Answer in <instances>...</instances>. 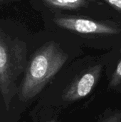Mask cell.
<instances>
[{
  "label": "cell",
  "mask_w": 121,
  "mask_h": 122,
  "mask_svg": "<svg viewBox=\"0 0 121 122\" xmlns=\"http://www.w3.org/2000/svg\"><path fill=\"white\" fill-rule=\"evenodd\" d=\"M68 57L53 42L41 47L34 55L26 69L20 86L21 100L27 102L37 96L59 71Z\"/></svg>",
  "instance_id": "obj_1"
},
{
  "label": "cell",
  "mask_w": 121,
  "mask_h": 122,
  "mask_svg": "<svg viewBox=\"0 0 121 122\" xmlns=\"http://www.w3.org/2000/svg\"><path fill=\"white\" fill-rule=\"evenodd\" d=\"M24 55L0 41V91L7 108L15 93V84L23 71Z\"/></svg>",
  "instance_id": "obj_2"
},
{
  "label": "cell",
  "mask_w": 121,
  "mask_h": 122,
  "mask_svg": "<svg viewBox=\"0 0 121 122\" xmlns=\"http://www.w3.org/2000/svg\"><path fill=\"white\" fill-rule=\"evenodd\" d=\"M105 64L99 62L85 69L67 86L62 99L66 102H76L89 95L99 82Z\"/></svg>",
  "instance_id": "obj_3"
},
{
  "label": "cell",
  "mask_w": 121,
  "mask_h": 122,
  "mask_svg": "<svg viewBox=\"0 0 121 122\" xmlns=\"http://www.w3.org/2000/svg\"><path fill=\"white\" fill-rule=\"evenodd\" d=\"M54 22L63 29L72 30L81 34H117L121 31L120 29L108 25L80 18L60 17L55 19Z\"/></svg>",
  "instance_id": "obj_4"
},
{
  "label": "cell",
  "mask_w": 121,
  "mask_h": 122,
  "mask_svg": "<svg viewBox=\"0 0 121 122\" xmlns=\"http://www.w3.org/2000/svg\"><path fill=\"white\" fill-rule=\"evenodd\" d=\"M106 74L108 80V90L121 94V59Z\"/></svg>",
  "instance_id": "obj_5"
},
{
  "label": "cell",
  "mask_w": 121,
  "mask_h": 122,
  "mask_svg": "<svg viewBox=\"0 0 121 122\" xmlns=\"http://www.w3.org/2000/svg\"><path fill=\"white\" fill-rule=\"evenodd\" d=\"M44 1L54 7L76 9L84 4V0H44Z\"/></svg>",
  "instance_id": "obj_6"
},
{
  "label": "cell",
  "mask_w": 121,
  "mask_h": 122,
  "mask_svg": "<svg viewBox=\"0 0 121 122\" xmlns=\"http://www.w3.org/2000/svg\"><path fill=\"white\" fill-rule=\"evenodd\" d=\"M98 122H121V109L108 108L102 114Z\"/></svg>",
  "instance_id": "obj_7"
},
{
  "label": "cell",
  "mask_w": 121,
  "mask_h": 122,
  "mask_svg": "<svg viewBox=\"0 0 121 122\" xmlns=\"http://www.w3.org/2000/svg\"><path fill=\"white\" fill-rule=\"evenodd\" d=\"M105 1L121 11V0H105Z\"/></svg>",
  "instance_id": "obj_8"
},
{
  "label": "cell",
  "mask_w": 121,
  "mask_h": 122,
  "mask_svg": "<svg viewBox=\"0 0 121 122\" xmlns=\"http://www.w3.org/2000/svg\"><path fill=\"white\" fill-rule=\"evenodd\" d=\"M120 53H121V49H120Z\"/></svg>",
  "instance_id": "obj_9"
},
{
  "label": "cell",
  "mask_w": 121,
  "mask_h": 122,
  "mask_svg": "<svg viewBox=\"0 0 121 122\" xmlns=\"http://www.w3.org/2000/svg\"></svg>",
  "instance_id": "obj_10"
}]
</instances>
